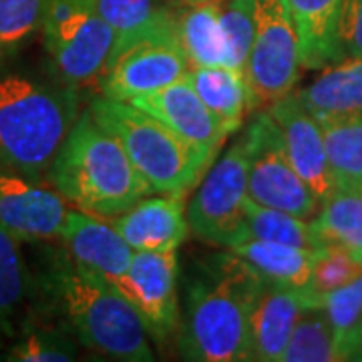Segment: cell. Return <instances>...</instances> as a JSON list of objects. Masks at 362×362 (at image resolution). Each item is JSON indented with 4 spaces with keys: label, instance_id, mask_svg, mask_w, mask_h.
Returning <instances> with one entry per match:
<instances>
[{
    "label": "cell",
    "instance_id": "obj_2",
    "mask_svg": "<svg viewBox=\"0 0 362 362\" xmlns=\"http://www.w3.org/2000/svg\"><path fill=\"white\" fill-rule=\"evenodd\" d=\"M47 181L73 206L111 220L151 194L113 133L83 111L61 145Z\"/></svg>",
    "mask_w": 362,
    "mask_h": 362
},
{
    "label": "cell",
    "instance_id": "obj_22",
    "mask_svg": "<svg viewBox=\"0 0 362 362\" xmlns=\"http://www.w3.org/2000/svg\"><path fill=\"white\" fill-rule=\"evenodd\" d=\"M97 8L115 33L111 57L149 35L173 28V4L163 0H97Z\"/></svg>",
    "mask_w": 362,
    "mask_h": 362
},
{
    "label": "cell",
    "instance_id": "obj_29",
    "mask_svg": "<svg viewBox=\"0 0 362 362\" xmlns=\"http://www.w3.org/2000/svg\"><path fill=\"white\" fill-rule=\"evenodd\" d=\"M49 0H0V61L14 57L42 30Z\"/></svg>",
    "mask_w": 362,
    "mask_h": 362
},
{
    "label": "cell",
    "instance_id": "obj_19",
    "mask_svg": "<svg viewBox=\"0 0 362 362\" xmlns=\"http://www.w3.org/2000/svg\"><path fill=\"white\" fill-rule=\"evenodd\" d=\"M296 95L314 119L362 113V57H346L324 66Z\"/></svg>",
    "mask_w": 362,
    "mask_h": 362
},
{
    "label": "cell",
    "instance_id": "obj_26",
    "mask_svg": "<svg viewBox=\"0 0 362 362\" xmlns=\"http://www.w3.org/2000/svg\"><path fill=\"white\" fill-rule=\"evenodd\" d=\"M18 244L0 228V349L16 337V322L30 294V274Z\"/></svg>",
    "mask_w": 362,
    "mask_h": 362
},
{
    "label": "cell",
    "instance_id": "obj_4",
    "mask_svg": "<svg viewBox=\"0 0 362 362\" xmlns=\"http://www.w3.org/2000/svg\"><path fill=\"white\" fill-rule=\"evenodd\" d=\"M78 115L75 87L0 73V163L45 180Z\"/></svg>",
    "mask_w": 362,
    "mask_h": 362
},
{
    "label": "cell",
    "instance_id": "obj_15",
    "mask_svg": "<svg viewBox=\"0 0 362 362\" xmlns=\"http://www.w3.org/2000/svg\"><path fill=\"white\" fill-rule=\"evenodd\" d=\"M59 240L75 264L103 278L115 290L125 278L135 254L113 223L81 209H69Z\"/></svg>",
    "mask_w": 362,
    "mask_h": 362
},
{
    "label": "cell",
    "instance_id": "obj_32",
    "mask_svg": "<svg viewBox=\"0 0 362 362\" xmlns=\"http://www.w3.org/2000/svg\"><path fill=\"white\" fill-rule=\"evenodd\" d=\"M220 25L230 66L244 71L256 33L254 0H220Z\"/></svg>",
    "mask_w": 362,
    "mask_h": 362
},
{
    "label": "cell",
    "instance_id": "obj_20",
    "mask_svg": "<svg viewBox=\"0 0 362 362\" xmlns=\"http://www.w3.org/2000/svg\"><path fill=\"white\" fill-rule=\"evenodd\" d=\"M185 77L228 135L242 127L246 113L252 111L244 71L233 66H197L189 69Z\"/></svg>",
    "mask_w": 362,
    "mask_h": 362
},
{
    "label": "cell",
    "instance_id": "obj_31",
    "mask_svg": "<svg viewBox=\"0 0 362 362\" xmlns=\"http://www.w3.org/2000/svg\"><path fill=\"white\" fill-rule=\"evenodd\" d=\"M322 308L332 326L340 361H346V350L362 320V270L344 286L322 294Z\"/></svg>",
    "mask_w": 362,
    "mask_h": 362
},
{
    "label": "cell",
    "instance_id": "obj_28",
    "mask_svg": "<svg viewBox=\"0 0 362 362\" xmlns=\"http://www.w3.org/2000/svg\"><path fill=\"white\" fill-rule=\"evenodd\" d=\"M340 361L337 340L322 304H316L300 316L288 340L282 362Z\"/></svg>",
    "mask_w": 362,
    "mask_h": 362
},
{
    "label": "cell",
    "instance_id": "obj_1",
    "mask_svg": "<svg viewBox=\"0 0 362 362\" xmlns=\"http://www.w3.org/2000/svg\"><path fill=\"white\" fill-rule=\"evenodd\" d=\"M264 278L232 250L185 272L175 344L183 361H252L250 318Z\"/></svg>",
    "mask_w": 362,
    "mask_h": 362
},
{
    "label": "cell",
    "instance_id": "obj_25",
    "mask_svg": "<svg viewBox=\"0 0 362 362\" xmlns=\"http://www.w3.org/2000/svg\"><path fill=\"white\" fill-rule=\"evenodd\" d=\"M337 189H358L362 183V113L316 119Z\"/></svg>",
    "mask_w": 362,
    "mask_h": 362
},
{
    "label": "cell",
    "instance_id": "obj_18",
    "mask_svg": "<svg viewBox=\"0 0 362 362\" xmlns=\"http://www.w3.org/2000/svg\"><path fill=\"white\" fill-rule=\"evenodd\" d=\"M173 28L189 69L230 66L220 25V0L173 4Z\"/></svg>",
    "mask_w": 362,
    "mask_h": 362
},
{
    "label": "cell",
    "instance_id": "obj_24",
    "mask_svg": "<svg viewBox=\"0 0 362 362\" xmlns=\"http://www.w3.org/2000/svg\"><path fill=\"white\" fill-rule=\"evenodd\" d=\"M320 246H340L362 264V194L337 189L310 220Z\"/></svg>",
    "mask_w": 362,
    "mask_h": 362
},
{
    "label": "cell",
    "instance_id": "obj_37",
    "mask_svg": "<svg viewBox=\"0 0 362 362\" xmlns=\"http://www.w3.org/2000/svg\"><path fill=\"white\" fill-rule=\"evenodd\" d=\"M358 192H361V194H362V183H361V187H358Z\"/></svg>",
    "mask_w": 362,
    "mask_h": 362
},
{
    "label": "cell",
    "instance_id": "obj_5",
    "mask_svg": "<svg viewBox=\"0 0 362 362\" xmlns=\"http://www.w3.org/2000/svg\"><path fill=\"white\" fill-rule=\"evenodd\" d=\"M89 113L119 139L151 194L185 195L216 159L135 105L101 95L90 101Z\"/></svg>",
    "mask_w": 362,
    "mask_h": 362
},
{
    "label": "cell",
    "instance_id": "obj_30",
    "mask_svg": "<svg viewBox=\"0 0 362 362\" xmlns=\"http://www.w3.org/2000/svg\"><path fill=\"white\" fill-rule=\"evenodd\" d=\"M78 340L69 330L33 328L6 349L2 361L11 362H71L78 358Z\"/></svg>",
    "mask_w": 362,
    "mask_h": 362
},
{
    "label": "cell",
    "instance_id": "obj_6",
    "mask_svg": "<svg viewBox=\"0 0 362 362\" xmlns=\"http://www.w3.org/2000/svg\"><path fill=\"white\" fill-rule=\"evenodd\" d=\"M40 33L59 81L75 89L99 81L115 47L97 0H49Z\"/></svg>",
    "mask_w": 362,
    "mask_h": 362
},
{
    "label": "cell",
    "instance_id": "obj_8",
    "mask_svg": "<svg viewBox=\"0 0 362 362\" xmlns=\"http://www.w3.org/2000/svg\"><path fill=\"white\" fill-rule=\"evenodd\" d=\"M256 33L244 75L252 111L292 93L300 77V39L288 0H254Z\"/></svg>",
    "mask_w": 362,
    "mask_h": 362
},
{
    "label": "cell",
    "instance_id": "obj_36",
    "mask_svg": "<svg viewBox=\"0 0 362 362\" xmlns=\"http://www.w3.org/2000/svg\"><path fill=\"white\" fill-rule=\"evenodd\" d=\"M354 361H362V346L356 350V354H354Z\"/></svg>",
    "mask_w": 362,
    "mask_h": 362
},
{
    "label": "cell",
    "instance_id": "obj_16",
    "mask_svg": "<svg viewBox=\"0 0 362 362\" xmlns=\"http://www.w3.org/2000/svg\"><path fill=\"white\" fill-rule=\"evenodd\" d=\"M129 103L147 111L149 115L157 117L169 129L175 131L180 137L195 145L197 149L206 151L207 156L218 157L221 145L230 137L228 131L220 125V121L211 115V111L199 99L187 77H181L165 89L137 97Z\"/></svg>",
    "mask_w": 362,
    "mask_h": 362
},
{
    "label": "cell",
    "instance_id": "obj_34",
    "mask_svg": "<svg viewBox=\"0 0 362 362\" xmlns=\"http://www.w3.org/2000/svg\"><path fill=\"white\" fill-rule=\"evenodd\" d=\"M338 61L362 57V0H340L337 21Z\"/></svg>",
    "mask_w": 362,
    "mask_h": 362
},
{
    "label": "cell",
    "instance_id": "obj_33",
    "mask_svg": "<svg viewBox=\"0 0 362 362\" xmlns=\"http://www.w3.org/2000/svg\"><path fill=\"white\" fill-rule=\"evenodd\" d=\"M361 270L362 264L350 252L328 244L320 247L318 258L314 262L310 286L318 294H326L350 282Z\"/></svg>",
    "mask_w": 362,
    "mask_h": 362
},
{
    "label": "cell",
    "instance_id": "obj_12",
    "mask_svg": "<svg viewBox=\"0 0 362 362\" xmlns=\"http://www.w3.org/2000/svg\"><path fill=\"white\" fill-rule=\"evenodd\" d=\"M66 199L51 183L0 163V228L18 242H47L61 238Z\"/></svg>",
    "mask_w": 362,
    "mask_h": 362
},
{
    "label": "cell",
    "instance_id": "obj_21",
    "mask_svg": "<svg viewBox=\"0 0 362 362\" xmlns=\"http://www.w3.org/2000/svg\"><path fill=\"white\" fill-rule=\"evenodd\" d=\"M300 39L304 69H324L338 63L337 21L340 0H288Z\"/></svg>",
    "mask_w": 362,
    "mask_h": 362
},
{
    "label": "cell",
    "instance_id": "obj_23",
    "mask_svg": "<svg viewBox=\"0 0 362 362\" xmlns=\"http://www.w3.org/2000/svg\"><path fill=\"white\" fill-rule=\"evenodd\" d=\"M258 272L266 282L310 286L312 268L320 247H296L262 240H247L232 250Z\"/></svg>",
    "mask_w": 362,
    "mask_h": 362
},
{
    "label": "cell",
    "instance_id": "obj_17",
    "mask_svg": "<svg viewBox=\"0 0 362 362\" xmlns=\"http://www.w3.org/2000/svg\"><path fill=\"white\" fill-rule=\"evenodd\" d=\"M183 197L173 194L143 197L117 216L113 226L133 252H177L189 233Z\"/></svg>",
    "mask_w": 362,
    "mask_h": 362
},
{
    "label": "cell",
    "instance_id": "obj_10",
    "mask_svg": "<svg viewBox=\"0 0 362 362\" xmlns=\"http://www.w3.org/2000/svg\"><path fill=\"white\" fill-rule=\"evenodd\" d=\"M189 71L175 40V28L161 30L129 45L109 59L99 77V90L107 99L129 103L185 77Z\"/></svg>",
    "mask_w": 362,
    "mask_h": 362
},
{
    "label": "cell",
    "instance_id": "obj_13",
    "mask_svg": "<svg viewBox=\"0 0 362 362\" xmlns=\"http://www.w3.org/2000/svg\"><path fill=\"white\" fill-rule=\"evenodd\" d=\"M276 121L286 156L294 165L298 175L306 181L312 194L322 204L337 192V183L330 171L326 147H324L322 129L310 111L302 105L296 93L274 101L268 109Z\"/></svg>",
    "mask_w": 362,
    "mask_h": 362
},
{
    "label": "cell",
    "instance_id": "obj_7",
    "mask_svg": "<svg viewBox=\"0 0 362 362\" xmlns=\"http://www.w3.org/2000/svg\"><path fill=\"white\" fill-rule=\"evenodd\" d=\"M247 151L244 137L216 157L187 206V223L209 246L233 250L250 240L246 216Z\"/></svg>",
    "mask_w": 362,
    "mask_h": 362
},
{
    "label": "cell",
    "instance_id": "obj_35",
    "mask_svg": "<svg viewBox=\"0 0 362 362\" xmlns=\"http://www.w3.org/2000/svg\"><path fill=\"white\" fill-rule=\"evenodd\" d=\"M168 4H187V2H199V0H163Z\"/></svg>",
    "mask_w": 362,
    "mask_h": 362
},
{
    "label": "cell",
    "instance_id": "obj_14",
    "mask_svg": "<svg viewBox=\"0 0 362 362\" xmlns=\"http://www.w3.org/2000/svg\"><path fill=\"white\" fill-rule=\"evenodd\" d=\"M316 304H322V294L312 286L264 282L250 318L252 361L282 362L300 316Z\"/></svg>",
    "mask_w": 362,
    "mask_h": 362
},
{
    "label": "cell",
    "instance_id": "obj_27",
    "mask_svg": "<svg viewBox=\"0 0 362 362\" xmlns=\"http://www.w3.org/2000/svg\"><path fill=\"white\" fill-rule=\"evenodd\" d=\"M246 216L250 240L296 247H322L312 230L310 220H302L282 209L259 206L250 197L246 202Z\"/></svg>",
    "mask_w": 362,
    "mask_h": 362
},
{
    "label": "cell",
    "instance_id": "obj_9",
    "mask_svg": "<svg viewBox=\"0 0 362 362\" xmlns=\"http://www.w3.org/2000/svg\"><path fill=\"white\" fill-rule=\"evenodd\" d=\"M247 151V197L256 204L312 220L320 202L286 156L282 135L272 115L259 113L244 131Z\"/></svg>",
    "mask_w": 362,
    "mask_h": 362
},
{
    "label": "cell",
    "instance_id": "obj_11",
    "mask_svg": "<svg viewBox=\"0 0 362 362\" xmlns=\"http://www.w3.org/2000/svg\"><path fill=\"white\" fill-rule=\"evenodd\" d=\"M177 252H135L129 270L117 286L159 346H165L177 332Z\"/></svg>",
    "mask_w": 362,
    "mask_h": 362
},
{
    "label": "cell",
    "instance_id": "obj_3",
    "mask_svg": "<svg viewBox=\"0 0 362 362\" xmlns=\"http://www.w3.org/2000/svg\"><path fill=\"white\" fill-rule=\"evenodd\" d=\"M47 290L81 346L113 361H156L151 337L137 310L109 282L75 264L66 252L52 258Z\"/></svg>",
    "mask_w": 362,
    "mask_h": 362
}]
</instances>
